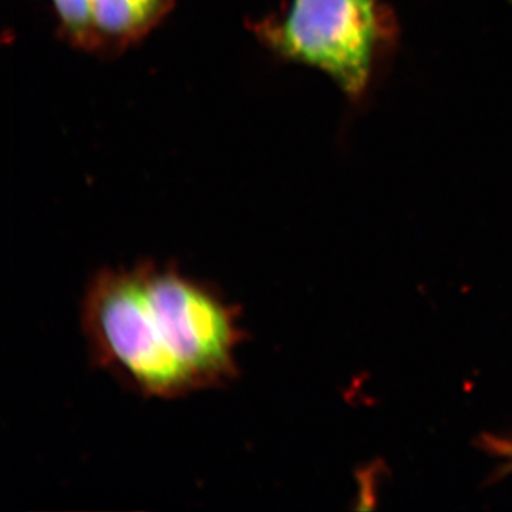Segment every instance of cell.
I'll return each instance as SVG.
<instances>
[{
  "instance_id": "1",
  "label": "cell",
  "mask_w": 512,
  "mask_h": 512,
  "mask_svg": "<svg viewBox=\"0 0 512 512\" xmlns=\"http://www.w3.org/2000/svg\"><path fill=\"white\" fill-rule=\"evenodd\" d=\"M93 365L150 399H178L237 379L241 308L175 262L101 268L82 302Z\"/></svg>"
},
{
  "instance_id": "2",
  "label": "cell",
  "mask_w": 512,
  "mask_h": 512,
  "mask_svg": "<svg viewBox=\"0 0 512 512\" xmlns=\"http://www.w3.org/2000/svg\"><path fill=\"white\" fill-rule=\"evenodd\" d=\"M276 42L286 56L328 73L357 96L369 82L375 53L373 0H292Z\"/></svg>"
},
{
  "instance_id": "3",
  "label": "cell",
  "mask_w": 512,
  "mask_h": 512,
  "mask_svg": "<svg viewBox=\"0 0 512 512\" xmlns=\"http://www.w3.org/2000/svg\"><path fill=\"white\" fill-rule=\"evenodd\" d=\"M170 9V0H93L94 47L124 46L147 35Z\"/></svg>"
},
{
  "instance_id": "4",
  "label": "cell",
  "mask_w": 512,
  "mask_h": 512,
  "mask_svg": "<svg viewBox=\"0 0 512 512\" xmlns=\"http://www.w3.org/2000/svg\"><path fill=\"white\" fill-rule=\"evenodd\" d=\"M92 3L93 0H55L63 29L80 46L94 47Z\"/></svg>"
}]
</instances>
